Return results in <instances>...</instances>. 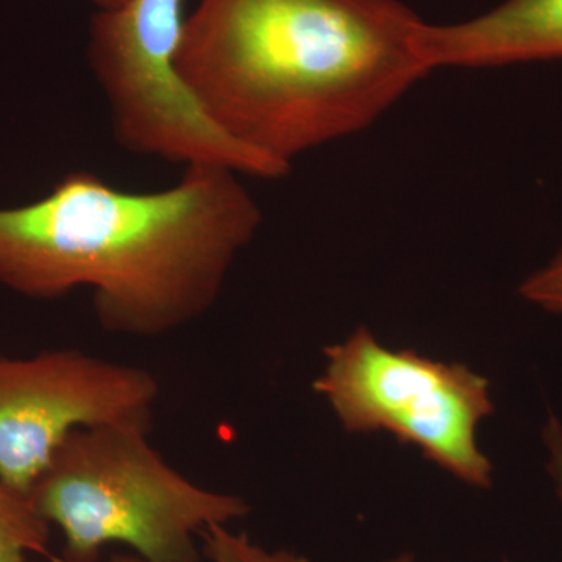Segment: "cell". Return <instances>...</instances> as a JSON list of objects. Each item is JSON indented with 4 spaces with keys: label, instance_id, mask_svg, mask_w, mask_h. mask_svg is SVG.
<instances>
[{
    "label": "cell",
    "instance_id": "12",
    "mask_svg": "<svg viewBox=\"0 0 562 562\" xmlns=\"http://www.w3.org/2000/svg\"><path fill=\"white\" fill-rule=\"evenodd\" d=\"M50 562H60L55 558V554H52ZM106 562H154L146 560V558L138 557V554L135 553H124V554H113V557L110 558Z\"/></svg>",
    "mask_w": 562,
    "mask_h": 562
},
{
    "label": "cell",
    "instance_id": "7",
    "mask_svg": "<svg viewBox=\"0 0 562 562\" xmlns=\"http://www.w3.org/2000/svg\"><path fill=\"white\" fill-rule=\"evenodd\" d=\"M416 43L430 70L562 60V0H505L473 20L424 22Z\"/></svg>",
    "mask_w": 562,
    "mask_h": 562
},
{
    "label": "cell",
    "instance_id": "11",
    "mask_svg": "<svg viewBox=\"0 0 562 562\" xmlns=\"http://www.w3.org/2000/svg\"><path fill=\"white\" fill-rule=\"evenodd\" d=\"M542 438L547 450H549L547 469H549L554 487H557L558 497L562 502V425L560 419L553 416V414H550L549 420H547Z\"/></svg>",
    "mask_w": 562,
    "mask_h": 562
},
{
    "label": "cell",
    "instance_id": "2",
    "mask_svg": "<svg viewBox=\"0 0 562 562\" xmlns=\"http://www.w3.org/2000/svg\"><path fill=\"white\" fill-rule=\"evenodd\" d=\"M236 173L192 165L168 190L127 192L70 172L46 198L0 209V284L35 301L90 288L106 331L177 330L210 312L260 228Z\"/></svg>",
    "mask_w": 562,
    "mask_h": 562
},
{
    "label": "cell",
    "instance_id": "14",
    "mask_svg": "<svg viewBox=\"0 0 562 562\" xmlns=\"http://www.w3.org/2000/svg\"><path fill=\"white\" fill-rule=\"evenodd\" d=\"M386 562H417L416 558L413 557L412 553H403L398 554V557L392 558V560Z\"/></svg>",
    "mask_w": 562,
    "mask_h": 562
},
{
    "label": "cell",
    "instance_id": "6",
    "mask_svg": "<svg viewBox=\"0 0 562 562\" xmlns=\"http://www.w3.org/2000/svg\"><path fill=\"white\" fill-rule=\"evenodd\" d=\"M158 394L150 372L76 349L0 357V480L29 497L74 431L150 428Z\"/></svg>",
    "mask_w": 562,
    "mask_h": 562
},
{
    "label": "cell",
    "instance_id": "13",
    "mask_svg": "<svg viewBox=\"0 0 562 562\" xmlns=\"http://www.w3.org/2000/svg\"><path fill=\"white\" fill-rule=\"evenodd\" d=\"M99 10H114L120 9L125 0H91Z\"/></svg>",
    "mask_w": 562,
    "mask_h": 562
},
{
    "label": "cell",
    "instance_id": "1",
    "mask_svg": "<svg viewBox=\"0 0 562 562\" xmlns=\"http://www.w3.org/2000/svg\"><path fill=\"white\" fill-rule=\"evenodd\" d=\"M401 0H199L176 69L221 132L291 169L364 131L430 69Z\"/></svg>",
    "mask_w": 562,
    "mask_h": 562
},
{
    "label": "cell",
    "instance_id": "4",
    "mask_svg": "<svg viewBox=\"0 0 562 562\" xmlns=\"http://www.w3.org/2000/svg\"><path fill=\"white\" fill-rule=\"evenodd\" d=\"M183 0H125L90 24L88 63L121 147L172 165H217L280 179L290 169L228 138L205 116L176 69Z\"/></svg>",
    "mask_w": 562,
    "mask_h": 562
},
{
    "label": "cell",
    "instance_id": "9",
    "mask_svg": "<svg viewBox=\"0 0 562 562\" xmlns=\"http://www.w3.org/2000/svg\"><path fill=\"white\" fill-rule=\"evenodd\" d=\"M202 557L209 562H312L290 550H268L228 525H211L201 535Z\"/></svg>",
    "mask_w": 562,
    "mask_h": 562
},
{
    "label": "cell",
    "instance_id": "5",
    "mask_svg": "<svg viewBox=\"0 0 562 562\" xmlns=\"http://www.w3.org/2000/svg\"><path fill=\"white\" fill-rule=\"evenodd\" d=\"M324 355L313 390L347 431L391 432L460 482L490 490L492 464L476 442L480 422L494 413L490 380L460 362L387 349L366 327Z\"/></svg>",
    "mask_w": 562,
    "mask_h": 562
},
{
    "label": "cell",
    "instance_id": "3",
    "mask_svg": "<svg viewBox=\"0 0 562 562\" xmlns=\"http://www.w3.org/2000/svg\"><path fill=\"white\" fill-rule=\"evenodd\" d=\"M136 425L77 430L29 492L41 519L60 528V562H98L122 543L154 562H201L195 543L211 525L243 519L241 497L192 483L162 460Z\"/></svg>",
    "mask_w": 562,
    "mask_h": 562
},
{
    "label": "cell",
    "instance_id": "8",
    "mask_svg": "<svg viewBox=\"0 0 562 562\" xmlns=\"http://www.w3.org/2000/svg\"><path fill=\"white\" fill-rule=\"evenodd\" d=\"M49 527L27 495L0 480V562H33L31 554L50 560Z\"/></svg>",
    "mask_w": 562,
    "mask_h": 562
},
{
    "label": "cell",
    "instance_id": "10",
    "mask_svg": "<svg viewBox=\"0 0 562 562\" xmlns=\"http://www.w3.org/2000/svg\"><path fill=\"white\" fill-rule=\"evenodd\" d=\"M520 295L546 312L562 314V246L552 261L520 284Z\"/></svg>",
    "mask_w": 562,
    "mask_h": 562
}]
</instances>
